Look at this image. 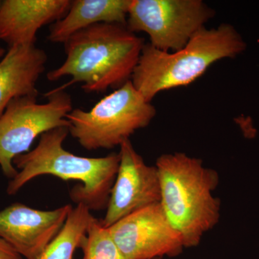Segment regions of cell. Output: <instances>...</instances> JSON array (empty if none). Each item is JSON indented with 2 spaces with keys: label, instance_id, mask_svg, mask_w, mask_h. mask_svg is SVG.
I'll list each match as a JSON object with an SVG mask.
<instances>
[{
  "label": "cell",
  "instance_id": "1",
  "mask_svg": "<svg viewBox=\"0 0 259 259\" xmlns=\"http://www.w3.org/2000/svg\"><path fill=\"white\" fill-rule=\"evenodd\" d=\"M144 45V39L125 25L96 24L65 42L66 59L48 73L47 79L56 81L71 76L59 88L63 90L76 83L88 93L117 90L131 80Z\"/></svg>",
  "mask_w": 259,
  "mask_h": 259
},
{
  "label": "cell",
  "instance_id": "2",
  "mask_svg": "<svg viewBox=\"0 0 259 259\" xmlns=\"http://www.w3.org/2000/svg\"><path fill=\"white\" fill-rule=\"evenodd\" d=\"M69 134L67 127L44 133L33 149L17 156L13 164L18 174L10 181L7 193L15 195L30 181L49 175L82 183L70 194L76 204H85L90 210H100L107 205L118 170L119 153L100 158L76 156L63 146Z\"/></svg>",
  "mask_w": 259,
  "mask_h": 259
},
{
  "label": "cell",
  "instance_id": "3",
  "mask_svg": "<svg viewBox=\"0 0 259 259\" xmlns=\"http://www.w3.org/2000/svg\"><path fill=\"white\" fill-rule=\"evenodd\" d=\"M160 204L186 248L197 246L221 218V202L213 192L219 184L215 170L185 153H164L157 158Z\"/></svg>",
  "mask_w": 259,
  "mask_h": 259
},
{
  "label": "cell",
  "instance_id": "4",
  "mask_svg": "<svg viewBox=\"0 0 259 259\" xmlns=\"http://www.w3.org/2000/svg\"><path fill=\"white\" fill-rule=\"evenodd\" d=\"M245 47L241 35L226 23L201 29L183 49L175 52L145 44L131 81L145 100L151 102L161 92L194 82L213 64L234 57Z\"/></svg>",
  "mask_w": 259,
  "mask_h": 259
},
{
  "label": "cell",
  "instance_id": "5",
  "mask_svg": "<svg viewBox=\"0 0 259 259\" xmlns=\"http://www.w3.org/2000/svg\"><path fill=\"white\" fill-rule=\"evenodd\" d=\"M156 107L131 80L104 97L89 111L73 109L66 116L69 131L85 149H111L151 123Z\"/></svg>",
  "mask_w": 259,
  "mask_h": 259
},
{
  "label": "cell",
  "instance_id": "6",
  "mask_svg": "<svg viewBox=\"0 0 259 259\" xmlns=\"http://www.w3.org/2000/svg\"><path fill=\"white\" fill-rule=\"evenodd\" d=\"M45 96V103H38L35 97L15 99L0 116V168L11 180L18 174L15 158L30 151L38 136L58 127H69L66 116L73 110L71 96L59 88Z\"/></svg>",
  "mask_w": 259,
  "mask_h": 259
},
{
  "label": "cell",
  "instance_id": "7",
  "mask_svg": "<svg viewBox=\"0 0 259 259\" xmlns=\"http://www.w3.org/2000/svg\"><path fill=\"white\" fill-rule=\"evenodd\" d=\"M214 16L202 0H132L126 26L134 33L147 34L155 49L175 52Z\"/></svg>",
  "mask_w": 259,
  "mask_h": 259
},
{
  "label": "cell",
  "instance_id": "8",
  "mask_svg": "<svg viewBox=\"0 0 259 259\" xmlns=\"http://www.w3.org/2000/svg\"><path fill=\"white\" fill-rule=\"evenodd\" d=\"M109 229L127 259L176 256L185 248L183 238L169 222L160 203L129 214Z\"/></svg>",
  "mask_w": 259,
  "mask_h": 259
},
{
  "label": "cell",
  "instance_id": "9",
  "mask_svg": "<svg viewBox=\"0 0 259 259\" xmlns=\"http://www.w3.org/2000/svg\"><path fill=\"white\" fill-rule=\"evenodd\" d=\"M120 163L102 225L112 226L122 218L160 203L161 185L156 166H149L127 140L120 146Z\"/></svg>",
  "mask_w": 259,
  "mask_h": 259
},
{
  "label": "cell",
  "instance_id": "10",
  "mask_svg": "<svg viewBox=\"0 0 259 259\" xmlns=\"http://www.w3.org/2000/svg\"><path fill=\"white\" fill-rule=\"evenodd\" d=\"M73 207L40 210L15 203L0 211V238L25 259H38L60 232Z\"/></svg>",
  "mask_w": 259,
  "mask_h": 259
},
{
  "label": "cell",
  "instance_id": "11",
  "mask_svg": "<svg viewBox=\"0 0 259 259\" xmlns=\"http://www.w3.org/2000/svg\"><path fill=\"white\" fill-rule=\"evenodd\" d=\"M70 0H5L0 4V40L12 47L35 45L37 32L62 18Z\"/></svg>",
  "mask_w": 259,
  "mask_h": 259
},
{
  "label": "cell",
  "instance_id": "12",
  "mask_svg": "<svg viewBox=\"0 0 259 259\" xmlns=\"http://www.w3.org/2000/svg\"><path fill=\"white\" fill-rule=\"evenodd\" d=\"M48 56L35 45L10 47L0 60V116L12 100L38 96L37 81L46 69Z\"/></svg>",
  "mask_w": 259,
  "mask_h": 259
},
{
  "label": "cell",
  "instance_id": "13",
  "mask_svg": "<svg viewBox=\"0 0 259 259\" xmlns=\"http://www.w3.org/2000/svg\"><path fill=\"white\" fill-rule=\"evenodd\" d=\"M132 0H74L60 20L51 24L48 40L63 44L76 34L99 23L125 25Z\"/></svg>",
  "mask_w": 259,
  "mask_h": 259
},
{
  "label": "cell",
  "instance_id": "14",
  "mask_svg": "<svg viewBox=\"0 0 259 259\" xmlns=\"http://www.w3.org/2000/svg\"><path fill=\"white\" fill-rule=\"evenodd\" d=\"M92 218L88 206L77 204L70 212L60 232L38 259H73Z\"/></svg>",
  "mask_w": 259,
  "mask_h": 259
},
{
  "label": "cell",
  "instance_id": "15",
  "mask_svg": "<svg viewBox=\"0 0 259 259\" xmlns=\"http://www.w3.org/2000/svg\"><path fill=\"white\" fill-rule=\"evenodd\" d=\"M79 247L83 250V259H127L114 241L109 228L93 216Z\"/></svg>",
  "mask_w": 259,
  "mask_h": 259
},
{
  "label": "cell",
  "instance_id": "16",
  "mask_svg": "<svg viewBox=\"0 0 259 259\" xmlns=\"http://www.w3.org/2000/svg\"><path fill=\"white\" fill-rule=\"evenodd\" d=\"M0 259H25L10 244L0 238Z\"/></svg>",
  "mask_w": 259,
  "mask_h": 259
},
{
  "label": "cell",
  "instance_id": "17",
  "mask_svg": "<svg viewBox=\"0 0 259 259\" xmlns=\"http://www.w3.org/2000/svg\"><path fill=\"white\" fill-rule=\"evenodd\" d=\"M5 54H6V51H5L4 48L0 46V60L3 59Z\"/></svg>",
  "mask_w": 259,
  "mask_h": 259
},
{
  "label": "cell",
  "instance_id": "18",
  "mask_svg": "<svg viewBox=\"0 0 259 259\" xmlns=\"http://www.w3.org/2000/svg\"><path fill=\"white\" fill-rule=\"evenodd\" d=\"M156 259H164V258H156Z\"/></svg>",
  "mask_w": 259,
  "mask_h": 259
},
{
  "label": "cell",
  "instance_id": "19",
  "mask_svg": "<svg viewBox=\"0 0 259 259\" xmlns=\"http://www.w3.org/2000/svg\"><path fill=\"white\" fill-rule=\"evenodd\" d=\"M1 2H2V1H0V4H1Z\"/></svg>",
  "mask_w": 259,
  "mask_h": 259
}]
</instances>
